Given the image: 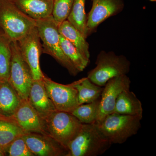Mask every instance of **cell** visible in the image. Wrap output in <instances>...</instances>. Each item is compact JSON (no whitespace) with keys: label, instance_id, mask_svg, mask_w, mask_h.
I'll list each match as a JSON object with an SVG mask.
<instances>
[{"label":"cell","instance_id":"cell-1","mask_svg":"<svg viewBox=\"0 0 156 156\" xmlns=\"http://www.w3.org/2000/svg\"><path fill=\"white\" fill-rule=\"evenodd\" d=\"M142 118L112 113L96 122L105 137L112 144H122L137 134Z\"/></svg>","mask_w":156,"mask_h":156},{"label":"cell","instance_id":"cell-2","mask_svg":"<svg viewBox=\"0 0 156 156\" xmlns=\"http://www.w3.org/2000/svg\"><path fill=\"white\" fill-rule=\"evenodd\" d=\"M112 145L101 134L96 123L83 124L79 134L67 146V156L101 155Z\"/></svg>","mask_w":156,"mask_h":156},{"label":"cell","instance_id":"cell-3","mask_svg":"<svg viewBox=\"0 0 156 156\" xmlns=\"http://www.w3.org/2000/svg\"><path fill=\"white\" fill-rule=\"evenodd\" d=\"M36 27L42 42L43 53L53 57L59 64L67 70L70 74L76 76L79 72L65 55L62 49L58 24L55 22L52 15L37 20Z\"/></svg>","mask_w":156,"mask_h":156},{"label":"cell","instance_id":"cell-4","mask_svg":"<svg viewBox=\"0 0 156 156\" xmlns=\"http://www.w3.org/2000/svg\"><path fill=\"white\" fill-rule=\"evenodd\" d=\"M96 66L88 73L87 77L98 86L104 87L112 78L125 75L129 72L131 62L124 55L102 50L98 55Z\"/></svg>","mask_w":156,"mask_h":156},{"label":"cell","instance_id":"cell-5","mask_svg":"<svg viewBox=\"0 0 156 156\" xmlns=\"http://www.w3.org/2000/svg\"><path fill=\"white\" fill-rule=\"evenodd\" d=\"M36 27V20L24 14L10 0H0V27L12 41H18Z\"/></svg>","mask_w":156,"mask_h":156},{"label":"cell","instance_id":"cell-6","mask_svg":"<svg viewBox=\"0 0 156 156\" xmlns=\"http://www.w3.org/2000/svg\"><path fill=\"white\" fill-rule=\"evenodd\" d=\"M44 122L46 135L66 149L69 144L77 135L83 126V124L71 113L57 110Z\"/></svg>","mask_w":156,"mask_h":156},{"label":"cell","instance_id":"cell-7","mask_svg":"<svg viewBox=\"0 0 156 156\" xmlns=\"http://www.w3.org/2000/svg\"><path fill=\"white\" fill-rule=\"evenodd\" d=\"M11 58L8 81L21 100H28L34 80L30 68L20 53L17 41L11 43Z\"/></svg>","mask_w":156,"mask_h":156},{"label":"cell","instance_id":"cell-8","mask_svg":"<svg viewBox=\"0 0 156 156\" xmlns=\"http://www.w3.org/2000/svg\"><path fill=\"white\" fill-rule=\"evenodd\" d=\"M43 82L56 110L71 113L79 105L78 92L72 83H58L44 75Z\"/></svg>","mask_w":156,"mask_h":156},{"label":"cell","instance_id":"cell-9","mask_svg":"<svg viewBox=\"0 0 156 156\" xmlns=\"http://www.w3.org/2000/svg\"><path fill=\"white\" fill-rule=\"evenodd\" d=\"M20 53L30 68L34 80H42L44 75L40 66L43 47L38 32L35 27L17 41Z\"/></svg>","mask_w":156,"mask_h":156},{"label":"cell","instance_id":"cell-10","mask_svg":"<svg viewBox=\"0 0 156 156\" xmlns=\"http://www.w3.org/2000/svg\"><path fill=\"white\" fill-rule=\"evenodd\" d=\"M131 81L127 75L109 80L103 87L101 95L100 107L97 122L113 113L117 98L120 93L130 89Z\"/></svg>","mask_w":156,"mask_h":156},{"label":"cell","instance_id":"cell-11","mask_svg":"<svg viewBox=\"0 0 156 156\" xmlns=\"http://www.w3.org/2000/svg\"><path fill=\"white\" fill-rule=\"evenodd\" d=\"M92 8L87 15L88 36L95 32L98 26L106 20L123 11L124 0H92Z\"/></svg>","mask_w":156,"mask_h":156},{"label":"cell","instance_id":"cell-12","mask_svg":"<svg viewBox=\"0 0 156 156\" xmlns=\"http://www.w3.org/2000/svg\"><path fill=\"white\" fill-rule=\"evenodd\" d=\"M23 137L34 156H67V150L48 135L29 133Z\"/></svg>","mask_w":156,"mask_h":156},{"label":"cell","instance_id":"cell-13","mask_svg":"<svg viewBox=\"0 0 156 156\" xmlns=\"http://www.w3.org/2000/svg\"><path fill=\"white\" fill-rule=\"evenodd\" d=\"M13 119L25 132L45 134L44 122L31 106L28 100H21Z\"/></svg>","mask_w":156,"mask_h":156},{"label":"cell","instance_id":"cell-14","mask_svg":"<svg viewBox=\"0 0 156 156\" xmlns=\"http://www.w3.org/2000/svg\"><path fill=\"white\" fill-rule=\"evenodd\" d=\"M28 101L44 121L56 110L48 96L43 79L34 80L30 90Z\"/></svg>","mask_w":156,"mask_h":156},{"label":"cell","instance_id":"cell-15","mask_svg":"<svg viewBox=\"0 0 156 156\" xmlns=\"http://www.w3.org/2000/svg\"><path fill=\"white\" fill-rule=\"evenodd\" d=\"M23 12L37 20L52 15L54 0H10Z\"/></svg>","mask_w":156,"mask_h":156},{"label":"cell","instance_id":"cell-16","mask_svg":"<svg viewBox=\"0 0 156 156\" xmlns=\"http://www.w3.org/2000/svg\"><path fill=\"white\" fill-rule=\"evenodd\" d=\"M21 100L8 80H0V116L12 118Z\"/></svg>","mask_w":156,"mask_h":156},{"label":"cell","instance_id":"cell-17","mask_svg":"<svg viewBox=\"0 0 156 156\" xmlns=\"http://www.w3.org/2000/svg\"><path fill=\"white\" fill-rule=\"evenodd\" d=\"M142 104L130 89L124 90L118 96L113 113L143 118Z\"/></svg>","mask_w":156,"mask_h":156},{"label":"cell","instance_id":"cell-18","mask_svg":"<svg viewBox=\"0 0 156 156\" xmlns=\"http://www.w3.org/2000/svg\"><path fill=\"white\" fill-rule=\"evenodd\" d=\"M59 34L80 50L85 57L90 58L89 45L85 37L67 20L58 25Z\"/></svg>","mask_w":156,"mask_h":156},{"label":"cell","instance_id":"cell-19","mask_svg":"<svg viewBox=\"0 0 156 156\" xmlns=\"http://www.w3.org/2000/svg\"><path fill=\"white\" fill-rule=\"evenodd\" d=\"M78 92L79 105L90 103L101 97L103 87L98 86L87 77H84L72 83Z\"/></svg>","mask_w":156,"mask_h":156},{"label":"cell","instance_id":"cell-20","mask_svg":"<svg viewBox=\"0 0 156 156\" xmlns=\"http://www.w3.org/2000/svg\"><path fill=\"white\" fill-rule=\"evenodd\" d=\"M24 134L13 118L0 116V146L4 151L14 140Z\"/></svg>","mask_w":156,"mask_h":156},{"label":"cell","instance_id":"cell-21","mask_svg":"<svg viewBox=\"0 0 156 156\" xmlns=\"http://www.w3.org/2000/svg\"><path fill=\"white\" fill-rule=\"evenodd\" d=\"M11 41L0 27V80H8L11 58Z\"/></svg>","mask_w":156,"mask_h":156},{"label":"cell","instance_id":"cell-22","mask_svg":"<svg viewBox=\"0 0 156 156\" xmlns=\"http://www.w3.org/2000/svg\"><path fill=\"white\" fill-rule=\"evenodd\" d=\"M86 0H74L73 4L67 20L87 38V14L85 9Z\"/></svg>","mask_w":156,"mask_h":156},{"label":"cell","instance_id":"cell-23","mask_svg":"<svg viewBox=\"0 0 156 156\" xmlns=\"http://www.w3.org/2000/svg\"><path fill=\"white\" fill-rule=\"evenodd\" d=\"M60 42L63 53L73 65L79 73L83 71L89 65L90 58L85 57L74 45L60 34Z\"/></svg>","mask_w":156,"mask_h":156},{"label":"cell","instance_id":"cell-24","mask_svg":"<svg viewBox=\"0 0 156 156\" xmlns=\"http://www.w3.org/2000/svg\"><path fill=\"white\" fill-rule=\"evenodd\" d=\"M100 98L90 103L80 105L71 113L83 124L96 123L99 112Z\"/></svg>","mask_w":156,"mask_h":156},{"label":"cell","instance_id":"cell-25","mask_svg":"<svg viewBox=\"0 0 156 156\" xmlns=\"http://www.w3.org/2000/svg\"><path fill=\"white\" fill-rule=\"evenodd\" d=\"M73 2L74 0H54L52 15L58 25L67 19Z\"/></svg>","mask_w":156,"mask_h":156},{"label":"cell","instance_id":"cell-26","mask_svg":"<svg viewBox=\"0 0 156 156\" xmlns=\"http://www.w3.org/2000/svg\"><path fill=\"white\" fill-rule=\"evenodd\" d=\"M5 151V156H34L27 145L23 136L12 141L6 148Z\"/></svg>","mask_w":156,"mask_h":156},{"label":"cell","instance_id":"cell-27","mask_svg":"<svg viewBox=\"0 0 156 156\" xmlns=\"http://www.w3.org/2000/svg\"><path fill=\"white\" fill-rule=\"evenodd\" d=\"M5 156V151L4 149L0 146V156Z\"/></svg>","mask_w":156,"mask_h":156},{"label":"cell","instance_id":"cell-28","mask_svg":"<svg viewBox=\"0 0 156 156\" xmlns=\"http://www.w3.org/2000/svg\"><path fill=\"white\" fill-rule=\"evenodd\" d=\"M149 1H151V2H156V0H149Z\"/></svg>","mask_w":156,"mask_h":156}]
</instances>
